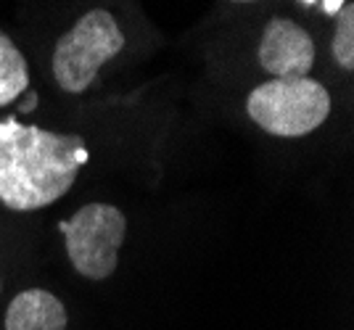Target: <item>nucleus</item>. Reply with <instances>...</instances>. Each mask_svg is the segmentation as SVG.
<instances>
[{
	"label": "nucleus",
	"mask_w": 354,
	"mask_h": 330,
	"mask_svg": "<svg viewBox=\"0 0 354 330\" xmlns=\"http://www.w3.org/2000/svg\"><path fill=\"white\" fill-rule=\"evenodd\" d=\"M0 293H3V280H0Z\"/></svg>",
	"instance_id": "obj_11"
},
{
	"label": "nucleus",
	"mask_w": 354,
	"mask_h": 330,
	"mask_svg": "<svg viewBox=\"0 0 354 330\" xmlns=\"http://www.w3.org/2000/svg\"><path fill=\"white\" fill-rule=\"evenodd\" d=\"M259 66L275 79H299L310 77L315 66V43L310 32L301 30L291 19H270L262 43H259Z\"/></svg>",
	"instance_id": "obj_5"
},
{
	"label": "nucleus",
	"mask_w": 354,
	"mask_h": 330,
	"mask_svg": "<svg viewBox=\"0 0 354 330\" xmlns=\"http://www.w3.org/2000/svg\"><path fill=\"white\" fill-rule=\"evenodd\" d=\"M30 88V66L14 40L0 32V106L14 104Z\"/></svg>",
	"instance_id": "obj_7"
},
{
	"label": "nucleus",
	"mask_w": 354,
	"mask_h": 330,
	"mask_svg": "<svg viewBox=\"0 0 354 330\" xmlns=\"http://www.w3.org/2000/svg\"><path fill=\"white\" fill-rule=\"evenodd\" d=\"M124 32L106 8L88 11L64 32L53 50V79L61 90L80 95L93 85L98 69L124 48Z\"/></svg>",
	"instance_id": "obj_3"
},
{
	"label": "nucleus",
	"mask_w": 354,
	"mask_h": 330,
	"mask_svg": "<svg viewBox=\"0 0 354 330\" xmlns=\"http://www.w3.org/2000/svg\"><path fill=\"white\" fill-rule=\"evenodd\" d=\"M66 254L74 270L88 280H106L117 270L119 249L127 235V220L117 206L88 204L61 222Z\"/></svg>",
	"instance_id": "obj_4"
},
{
	"label": "nucleus",
	"mask_w": 354,
	"mask_h": 330,
	"mask_svg": "<svg viewBox=\"0 0 354 330\" xmlns=\"http://www.w3.org/2000/svg\"><path fill=\"white\" fill-rule=\"evenodd\" d=\"M249 117L265 133L301 137L317 130L330 114V95L317 79H267L246 98Z\"/></svg>",
	"instance_id": "obj_2"
},
{
	"label": "nucleus",
	"mask_w": 354,
	"mask_h": 330,
	"mask_svg": "<svg viewBox=\"0 0 354 330\" xmlns=\"http://www.w3.org/2000/svg\"><path fill=\"white\" fill-rule=\"evenodd\" d=\"M66 309L50 291L30 288L11 299L6 330H66Z\"/></svg>",
	"instance_id": "obj_6"
},
{
	"label": "nucleus",
	"mask_w": 354,
	"mask_h": 330,
	"mask_svg": "<svg viewBox=\"0 0 354 330\" xmlns=\"http://www.w3.org/2000/svg\"><path fill=\"white\" fill-rule=\"evenodd\" d=\"M80 135L48 133L16 119L0 122V204L14 211L50 206L69 193L80 166L88 164Z\"/></svg>",
	"instance_id": "obj_1"
},
{
	"label": "nucleus",
	"mask_w": 354,
	"mask_h": 330,
	"mask_svg": "<svg viewBox=\"0 0 354 330\" xmlns=\"http://www.w3.org/2000/svg\"><path fill=\"white\" fill-rule=\"evenodd\" d=\"M330 53L341 69H354V3H344L336 14V35L330 43Z\"/></svg>",
	"instance_id": "obj_8"
},
{
	"label": "nucleus",
	"mask_w": 354,
	"mask_h": 330,
	"mask_svg": "<svg viewBox=\"0 0 354 330\" xmlns=\"http://www.w3.org/2000/svg\"><path fill=\"white\" fill-rule=\"evenodd\" d=\"M301 3H304V6H312V3H317V0H301ZM344 3H346V0H323V11L328 16H336Z\"/></svg>",
	"instance_id": "obj_9"
},
{
	"label": "nucleus",
	"mask_w": 354,
	"mask_h": 330,
	"mask_svg": "<svg viewBox=\"0 0 354 330\" xmlns=\"http://www.w3.org/2000/svg\"><path fill=\"white\" fill-rule=\"evenodd\" d=\"M236 3H254V0H236Z\"/></svg>",
	"instance_id": "obj_10"
}]
</instances>
